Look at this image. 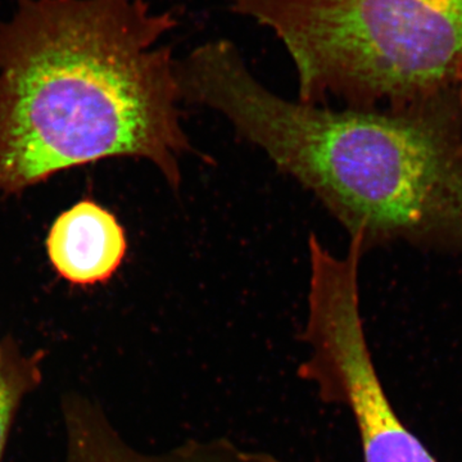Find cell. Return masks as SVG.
<instances>
[{
	"instance_id": "obj_1",
	"label": "cell",
	"mask_w": 462,
	"mask_h": 462,
	"mask_svg": "<svg viewBox=\"0 0 462 462\" xmlns=\"http://www.w3.org/2000/svg\"><path fill=\"white\" fill-rule=\"evenodd\" d=\"M175 12L147 0H16L0 23V191L112 157L154 163L171 187L189 149Z\"/></svg>"
},
{
	"instance_id": "obj_2",
	"label": "cell",
	"mask_w": 462,
	"mask_h": 462,
	"mask_svg": "<svg viewBox=\"0 0 462 462\" xmlns=\"http://www.w3.org/2000/svg\"><path fill=\"white\" fill-rule=\"evenodd\" d=\"M193 97L314 191L366 251L406 242L462 254L458 89L397 107L336 111L282 99L239 51H226L200 69Z\"/></svg>"
},
{
	"instance_id": "obj_3",
	"label": "cell",
	"mask_w": 462,
	"mask_h": 462,
	"mask_svg": "<svg viewBox=\"0 0 462 462\" xmlns=\"http://www.w3.org/2000/svg\"><path fill=\"white\" fill-rule=\"evenodd\" d=\"M296 67L300 102L407 105L458 89L462 0H225Z\"/></svg>"
},
{
	"instance_id": "obj_4",
	"label": "cell",
	"mask_w": 462,
	"mask_h": 462,
	"mask_svg": "<svg viewBox=\"0 0 462 462\" xmlns=\"http://www.w3.org/2000/svg\"><path fill=\"white\" fill-rule=\"evenodd\" d=\"M363 240L351 238L345 257L310 238L309 357L300 366L327 402L343 404L354 416L365 462H437L404 427L374 366L360 310Z\"/></svg>"
},
{
	"instance_id": "obj_5",
	"label": "cell",
	"mask_w": 462,
	"mask_h": 462,
	"mask_svg": "<svg viewBox=\"0 0 462 462\" xmlns=\"http://www.w3.org/2000/svg\"><path fill=\"white\" fill-rule=\"evenodd\" d=\"M126 249L123 225L91 199L81 200L58 216L47 239L54 270L78 285L109 281L123 263Z\"/></svg>"
},
{
	"instance_id": "obj_6",
	"label": "cell",
	"mask_w": 462,
	"mask_h": 462,
	"mask_svg": "<svg viewBox=\"0 0 462 462\" xmlns=\"http://www.w3.org/2000/svg\"><path fill=\"white\" fill-rule=\"evenodd\" d=\"M72 442V440H71ZM69 462H278L226 442L188 443L160 455H143L121 443L111 433L84 427L74 433Z\"/></svg>"
},
{
	"instance_id": "obj_7",
	"label": "cell",
	"mask_w": 462,
	"mask_h": 462,
	"mask_svg": "<svg viewBox=\"0 0 462 462\" xmlns=\"http://www.w3.org/2000/svg\"><path fill=\"white\" fill-rule=\"evenodd\" d=\"M16 400V388L8 379L0 375V456H2L3 447H5Z\"/></svg>"
},
{
	"instance_id": "obj_8",
	"label": "cell",
	"mask_w": 462,
	"mask_h": 462,
	"mask_svg": "<svg viewBox=\"0 0 462 462\" xmlns=\"http://www.w3.org/2000/svg\"><path fill=\"white\" fill-rule=\"evenodd\" d=\"M458 93H460V100H461V105H462V78H461V81H460V87H458Z\"/></svg>"
}]
</instances>
